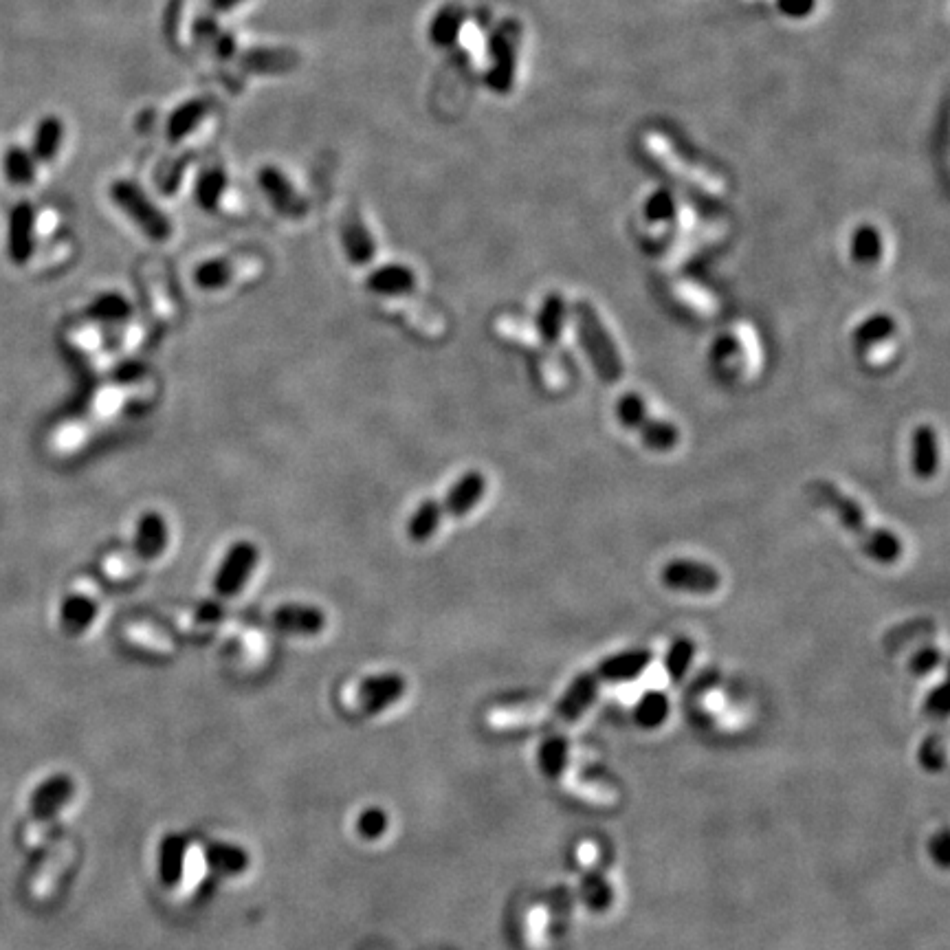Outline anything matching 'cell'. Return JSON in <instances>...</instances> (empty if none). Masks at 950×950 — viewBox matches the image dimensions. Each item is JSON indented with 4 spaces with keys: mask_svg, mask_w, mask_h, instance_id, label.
<instances>
[{
    "mask_svg": "<svg viewBox=\"0 0 950 950\" xmlns=\"http://www.w3.org/2000/svg\"><path fill=\"white\" fill-rule=\"evenodd\" d=\"M465 9L460 5H445L443 9L436 11V16L432 18V25H429V40H432L434 47L440 49H449L458 42V36L462 31V25H465Z\"/></svg>",
    "mask_w": 950,
    "mask_h": 950,
    "instance_id": "cell-24",
    "label": "cell"
},
{
    "mask_svg": "<svg viewBox=\"0 0 950 950\" xmlns=\"http://www.w3.org/2000/svg\"><path fill=\"white\" fill-rule=\"evenodd\" d=\"M88 315L91 319H97V322H126V319L132 315V306L126 300L124 295L119 293H104L99 295L97 300L88 308Z\"/></svg>",
    "mask_w": 950,
    "mask_h": 950,
    "instance_id": "cell-39",
    "label": "cell"
},
{
    "mask_svg": "<svg viewBox=\"0 0 950 950\" xmlns=\"http://www.w3.org/2000/svg\"><path fill=\"white\" fill-rule=\"evenodd\" d=\"M242 3H245V0H209V7L214 11H231Z\"/></svg>",
    "mask_w": 950,
    "mask_h": 950,
    "instance_id": "cell-50",
    "label": "cell"
},
{
    "mask_svg": "<svg viewBox=\"0 0 950 950\" xmlns=\"http://www.w3.org/2000/svg\"><path fill=\"white\" fill-rule=\"evenodd\" d=\"M205 852L207 869L216 871L220 876H240L249 869V854L245 849L231 843H212Z\"/></svg>",
    "mask_w": 950,
    "mask_h": 950,
    "instance_id": "cell-25",
    "label": "cell"
},
{
    "mask_svg": "<svg viewBox=\"0 0 950 950\" xmlns=\"http://www.w3.org/2000/svg\"><path fill=\"white\" fill-rule=\"evenodd\" d=\"M924 713L933 717V720H946L948 717V689L940 682L935 689L929 691L924 700Z\"/></svg>",
    "mask_w": 950,
    "mask_h": 950,
    "instance_id": "cell-44",
    "label": "cell"
},
{
    "mask_svg": "<svg viewBox=\"0 0 950 950\" xmlns=\"http://www.w3.org/2000/svg\"><path fill=\"white\" fill-rule=\"evenodd\" d=\"M3 172L5 179L14 187H27L36 181L38 163L27 148L9 146L3 157Z\"/></svg>",
    "mask_w": 950,
    "mask_h": 950,
    "instance_id": "cell-31",
    "label": "cell"
},
{
    "mask_svg": "<svg viewBox=\"0 0 950 950\" xmlns=\"http://www.w3.org/2000/svg\"><path fill=\"white\" fill-rule=\"evenodd\" d=\"M207 860H205V852L198 845H192V847H187L185 849V856H183V867H181V878H179V885H176V891H179V896H192V893L201 887V882L205 880L207 876Z\"/></svg>",
    "mask_w": 950,
    "mask_h": 950,
    "instance_id": "cell-34",
    "label": "cell"
},
{
    "mask_svg": "<svg viewBox=\"0 0 950 950\" xmlns=\"http://www.w3.org/2000/svg\"><path fill=\"white\" fill-rule=\"evenodd\" d=\"M227 174L220 168H207L201 174H198L196 185H194V201L196 205L203 209V212H214V209L220 205L227 190Z\"/></svg>",
    "mask_w": 950,
    "mask_h": 950,
    "instance_id": "cell-29",
    "label": "cell"
},
{
    "mask_svg": "<svg viewBox=\"0 0 950 950\" xmlns=\"http://www.w3.org/2000/svg\"><path fill=\"white\" fill-rule=\"evenodd\" d=\"M574 328H577V339L585 352V357L592 363L594 374L603 383H618L625 374V363L618 350L616 341L612 339L610 330L603 324L601 315L590 302H577L572 306Z\"/></svg>",
    "mask_w": 950,
    "mask_h": 950,
    "instance_id": "cell-2",
    "label": "cell"
},
{
    "mask_svg": "<svg viewBox=\"0 0 950 950\" xmlns=\"http://www.w3.org/2000/svg\"><path fill=\"white\" fill-rule=\"evenodd\" d=\"M911 471L915 478L933 480L940 471V440L931 425H920L911 434Z\"/></svg>",
    "mask_w": 950,
    "mask_h": 950,
    "instance_id": "cell-14",
    "label": "cell"
},
{
    "mask_svg": "<svg viewBox=\"0 0 950 950\" xmlns=\"http://www.w3.org/2000/svg\"><path fill=\"white\" fill-rule=\"evenodd\" d=\"M737 350H739L737 339L731 337V335H722V337L715 339V344L711 348V357H713V361L717 363V366H724L728 359L737 355Z\"/></svg>",
    "mask_w": 950,
    "mask_h": 950,
    "instance_id": "cell-46",
    "label": "cell"
},
{
    "mask_svg": "<svg viewBox=\"0 0 950 950\" xmlns=\"http://www.w3.org/2000/svg\"><path fill=\"white\" fill-rule=\"evenodd\" d=\"M777 7L783 16L801 20L816 9V0H777Z\"/></svg>",
    "mask_w": 950,
    "mask_h": 950,
    "instance_id": "cell-45",
    "label": "cell"
},
{
    "mask_svg": "<svg viewBox=\"0 0 950 950\" xmlns=\"http://www.w3.org/2000/svg\"><path fill=\"white\" fill-rule=\"evenodd\" d=\"M810 493L816 502L830 508L841 526L854 535L858 546L863 548L869 559H874L880 566H893V563L902 559V539L887 528H878L871 524L863 506H860L852 495H847L841 486H836L830 480H816L810 486Z\"/></svg>",
    "mask_w": 950,
    "mask_h": 950,
    "instance_id": "cell-1",
    "label": "cell"
},
{
    "mask_svg": "<svg viewBox=\"0 0 950 950\" xmlns=\"http://www.w3.org/2000/svg\"><path fill=\"white\" fill-rule=\"evenodd\" d=\"M654 660V654L649 649H627L621 651V654H612L603 658L599 665H596L594 673L596 678L603 682H632L640 678L645 673V669L651 665Z\"/></svg>",
    "mask_w": 950,
    "mask_h": 950,
    "instance_id": "cell-13",
    "label": "cell"
},
{
    "mask_svg": "<svg viewBox=\"0 0 950 950\" xmlns=\"http://www.w3.org/2000/svg\"><path fill=\"white\" fill-rule=\"evenodd\" d=\"M616 416L623 427L636 432L643 445L656 454H669L680 443V429L665 418L651 416L645 399L636 392H627L616 401Z\"/></svg>",
    "mask_w": 950,
    "mask_h": 950,
    "instance_id": "cell-3",
    "label": "cell"
},
{
    "mask_svg": "<svg viewBox=\"0 0 950 950\" xmlns=\"http://www.w3.org/2000/svg\"><path fill=\"white\" fill-rule=\"evenodd\" d=\"M258 185L278 214L286 218L306 216L308 212L306 198L295 190V185L286 179V174L280 168H275V165H264V168H260Z\"/></svg>",
    "mask_w": 950,
    "mask_h": 950,
    "instance_id": "cell-9",
    "label": "cell"
},
{
    "mask_svg": "<svg viewBox=\"0 0 950 950\" xmlns=\"http://www.w3.org/2000/svg\"><path fill=\"white\" fill-rule=\"evenodd\" d=\"M297 64L293 51L280 49H253L245 58V66L253 73H286Z\"/></svg>",
    "mask_w": 950,
    "mask_h": 950,
    "instance_id": "cell-35",
    "label": "cell"
},
{
    "mask_svg": "<svg viewBox=\"0 0 950 950\" xmlns=\"http://www.w3.org/2000/svg\"><path fill=\"white\" fill-rule=\"evenodd\" d=\"M97 618V603L91 596L73 594L66 596L60 607V623L69 636H80Z\"/></svg>",
    "mask_w": 950,
    "mask_h": 950,
    "instance_id": "cell-23",
    "label": "cell"
},
{
    "mask_svg": "<svg viewBox=\"0 0 950 950\" xmlns=\"http://www.w3.org/2000/svg\"><path fill=\"white\" fill-rule=\"evenodd\" d=\"M260 561V550L253 541H236L227 550L214 577V590L218 596L231 599L249 583L251 574L256 572Z\"/></svg>",
    "mask_w": 950,
    "mask_h": 950,
    "instance_id": "cell-8",
    "label": "cell"
},
{
    "mask_svg": "<svg viewBox=\"0 0 950 950\" xmlns=\"http://www.w3.org/2000/svg\"><path fill=\"white\" fill-rule=\"evenodd\" d=\"M405 691L407 682L399 673H377V676H368L352 684L344 700L350 709H357L366 715H379L399 702Z\"/></svg>",
    "mask_w": 950,
    "mask_h": 950,
    "instance_id": "cell-6",
    "label": "cell"
},
{
    "mask_svg": "<svg viewBox=\"0 0 950 950\" xmlns=\"http://www.w3.org/2000/svg\"><path fill=\"white\" fill-rule=\"evenodd\" d=\"M275 629L291 636H317L324 632L326 614L313 605L286 603L271 614Z\"/></svg>",
    "mask_w": 950,
    "mask_h": 950,
    "instance_id": "cell-12",
    "label": "cell"
},
{
    "mask_svg": "<svg viewBox=\"0 0 950 950\" xmlns=\"http://www.w3.org/2000/svg\"><path fill=\"white\" fill-rule=\"evenodd\" d=\"M647 148L656 154V157L667 165V168H671L673 172H678V174H687L684 176V179H689L691 183L695 185H700L704 187V190H709L713 194H720L724 192V183L717 179V176L709 174L706 170H700V168H695V165L691 163H684L680 161V157L676 154V150H673L669 143H665V139H660V137H649L647 139Z\"/></svg>",
    "mask_w": 950,
    "mask_h": 950,
    "instance_id": "cell-17",
    "label": "cell"
},
{
    "mask_svg": "<svg viewBox=\"0 0 950 950\" xmlns=\"http://www.w3.org/2000/svg\"><path fill=\"white\" fill-rule=\"evenodd\" d=\"M519 36H522V27H519L517 20H504L491 36V69L486 73V84H489L491 91L497 95H506L513 91Z\"/></svg>",
    "mask_w": 950,
    "mask_h": 950,
    "instance_id": "cell-5",
    "label": "cell"
},
{
    "mask_svg": "<svg viewBox=\"0 0 950 950\" xmlns=\"http://www.w3.org/2000/svg\"><path fill=\"white\" fill-rule=\"evenodd\" d=\"M948 830H942L940 834H935L931 838V847H929V852L933 856V860L937 865H940L942 869H948Z\"/></svg>",
    "mask_w": 950,
    "mask_h": 950,
    "instance_id": "cell-48",
    "label": "cell"
},
{
    "mask_svg": "<svg viewBox=\"0 0 950 950\" xmlns=\"http://www.w3.org/2000/svg\"><path fill=\"white\" fill-rule=\"evenodd\" d=\"M183 845H185L183 838H179V836H168L161 843L159 871H161V878H163L165 885H170V887L179 885L183 856H185V849H187Z\"/></svg>",
    "mask_w": 950,
    "mask_h": 950,
    "instance_id": "cell-36",
    "label": "cell"
},
{
    "mask_svg": "<svg viewBox=\"0 0 950 950\" xmlns=\"http://www.w3.org/2000/svg\"><path fill=\"white\" fill-rule=\"evenodd\" d=\"M599 689H601V680L596 678L594 671L579 673V676L568 684V689L563 691L561 698L557 700V706H555L557 720L563 724H572L574 720H579V717L594 704L596 695H599Z\"/></svg>",
    "mask_w": 950,
    "mask_h": 950,
    "instance_id": "cell-11",
    "label": "cell"
},
{
    "mask_svg": "<svg viewBox=\"0 0 950 950\" xmlns=\"http://www.w3.org/2000/svg\"><path fill=\"white\" fill-rule=\"evenodd\" d=\"M484 493H486L484 473L482 471H467L449 489L445 502H443L445 515H451L456 519L467 517L473 511V508L482 502Z\"/></svg>",
    "mask_w": 950,
    "mask_h": 950,
    "instance_id": "cell-15",
    "label": "cell"
},
{
    "mask_svg": "<svg viewBox=\"0 0 950 950\" xmlns=\"http://www.w3.org/2000/svg\"><path fill=\"white\" fill-rule=\"evenodd\" d=\"M896 319L889 313H874L865 322H860L852 333V344L858 355H867L871 348L885 344L887 339L896 335Z\"/></svg>",
    "mask_w": 950,
    "mask_h": 950,
    "instance_id": "cell-19",
    "label": "cell"
},
{
    "mask_svg": "<svg viewBox=\"0 0 950 950\" xmlns=\"http://www.w3.org/2000/svg\"><path fill=\"white\" fill-rule=\"evenodd\" d=\"M660 583L671 592L709 596L722 588V577L711 563L680 557L662 566Z\"/></svg>",
    "mask_w": 950,
    "mask_h": 950,
    "instance_id": "cell-7",
    "label": "cell"
},
{
    "mask_svg": "<svg viewBox=\"0 0 950 950\" xmlns=\"http://www.w3.org/2000/svg\"><path fill=\"white\" fill-rule=\"evenodd\" d=\"M645 218L649 223H669L676 218V198L669 190H658L647 198Z\"/></svg>",
    "mask_w": 950,
    "mask_h": 950,
    "instance_id": "cell-40",
    "label": "cell"
},
{
    "mask_svg": "<svg viewBox=\"0 0 950 950\" xmlns=\"http://www.w3.org/2000/svg\"><path fill=\"white\" fill-rule=\"evenodd\" d=\"M341 245H344L348 260L357 264V267H363V264H368L377 256V242H374L370 229L359 218L350 216L344 227H341Z\"/></svg>",
    "mask_w": 950,
    "mask_h": 950,
    "instance_id": "cell-20",
    "label": "cell"
},
{
    "mask_svg": "<svg viewBox=\"0 0 950 950\" xmlns=\"http://www.w3.org/2000/svg\"><path fill=\"white\" fill-rule=\"evenodd\" d=\"M920 764L929 772H940L946 768V746L940 735H929L920 746Z\"/></svg>",
    "mask_w": 950,
    "mask_h": 950,
    "instance_id": "cell-42",
    "label": "cell"
},
{
    "mask_svg": "<svg viewBox=\"0 0 950 950\" xmlns=\"http://www.w3.org/2000/svg\"><path fill=\"white\" fill-rule=\"evenodd\" d=\"M695 658V643L691 638H676L669 645L665 654V671L671 682H680L687 678V673Z\"/></svg>",
    "mask_w": 950,
    "mask_h": 950,
    "instance_id": "cell-37",
    "label": "cell"
},
{
    "mask_svg": "<svg viewBox=\"0 0 950 950\" xmlns=\"http://www.w3.org/2000/svg\"><path fill=\"white\" fill-rule=\"evenodd\" d=\"M170 533H168V524L159 513H146L139 517L137 530H135V552L137 557L143 561H154L159 559L165 548H168Z\"/></svg>",
    "mask_w": 950,
    "mask_h": 950,
    "instance_id": "cell-16",
    "label": "cell"
},
{
    "mask_svg": "<svg viewBox=\"0 0 950 950\" xmlns=\"http://www.w3.org/2000/svg\"><path fill=\"white\" fill-rule=\"evenodd\" d=\"M944 662V654L937 647H924L920 649L918 654H915L909 662V671L913 673V676H929V673H933L937 667H940Z\"/></svg>",
    "mask_w": 950,
    "mask_h": 950,
    "instance_id": "cell-43",
    "label": "cell"
},
{
    "mask_svg": "<svg viewBox=\"0 0 950 950\" xmlns=\"http://www.w3.org/2000/svg\"><path fill=\"white\" fill-rule=\"evenodd\" d=\"M357 830L368 841H379L390 830V816L379 808H370L357 819Z\"/></svg>",
    "mask_w": 950,
    "mask_h": 950,
    "instance_id": "cell-41",
    "label": "cell"
},
{
    "mask_svg": "<svg viewBox=\"0 0 950 950\" xmlns=\"http://www.w3.org/2000/svg\"><path fill=\"white\" fill-rule=\"evenodd\" d=\"M110 198L154 242H165L172 236V223L148 194L132 181H115L110 185Z\"/></svg>",
    "mask_w": 950,
    "mask_h": 950,
    "instance_id": "cell-4",
    "label": "cell"
},
{
    "mask_svg": "<svg viewBox=\"0 0 950 950\" xmlns=\"http://www.w3.org/2000/svg\"><path fill=\"white\" fill-rule=\"evenodd\" d=\"M566 313H568L566 297L559 293H550L544 297L535 324H537V335L546 346H555L561 339L563 324H566Z\"/></svg>",
    "mask_w": 950,
    "mask_h": 950,
    "instance_id": "cell-21",
    "label": "cell"
},
{
    "mask_svg": "<svg viewBox=\"0 0 950 950\" xmlns=\"http://www.w3.org/2000/svg\"><path fill=\"white\" fill-rule=\"evenodd\" d=\"M7 249L16 264H25L33 256V249H36V209L29 201H20L11 207Z\"/></svg>",
    "mask_w": 950,
    "mask_h": 950,
    "instance_id": "cell-10",
    "label": "cell"
},
{
    "mask_svg": "<svg viewBox=\"0 0 950 950\" xmlns=\"http://www.w3.org/2000/svg\"><path fill=\"white\" fill-rule=\"evenodd\" d=\"M568 761H570V744H568L566 737L552 735V737H546L544 742L539 744L537 764H539V770H541V775H544V777H548L552 781L561 779L563 772H566V768H568Z\"/></svg>",
    "mask_w": 950,
    "mask_h": 950,
    "instance_id": "cell-26",
    "label": "cell"
},
{
    "mask_svg": "<svg viewBox=\"0 0 950 950\" xmlns=\"http://www.w3.org/2000/svg\"><path fill=\"white\" fill-rule=\"evenodd\" d=\"M368 291L396 297V295H410L416 289V275L405 264H385V267L374 269L366 280Z\"/></svg>",
    "mask_w": 950,
    "mask_h": 950,
    "instance_id": "cell-18",
    "label": "cell"
},
{
    "mask_svg": "<svg viewBox=\"0 0 950 950\" xmlns=\"http://www.w3.org/2000/svg\"><path fill=\"white\" fill-rule=\"evenodd\" d=\"M669 713L671 702L667 695L662 691H649L634 706V722L645 731H654L667 722Z\"/></svg>",
    "mask_w": 950,
    "mask_h": 950,
    "instance_id": "cell-32",
    "label": "cell"
},
{
    "mask_svg": "<svg viewBox=\"0 0 950 950\" xmlns=\"http://www.w3.org/2000/svg\"><path fill=\"white\" fill-rule=\"evenodd\" d=\"M885 242L874 225H860L852 236V260L863 267H874L882 260Z\"/></svg>",
    "mask_w": 950,
    "mask_h": 950,
    "instance_id": "cell-33",
    "label": "cell"
},
{
    "mask_svg": "<svg viewBox=\"0 0 950 950\" xmlns=\"http://www.w3.org/2000/svg\"><path fill=\"white\" fill-rule=\"evenodd\" d=\"M216 40V53H218V58H231V55L236 53V40L234 36H231V33H218V36L214 38Z\"/></svg>",
    "mask_w": 950,
    "mask_h": 950,
    "instance_id": "cell-49",
    "label": "cell"
},
{
    "mask_svg": "<svg viewBox=\"0 0 950 950\" xmlns=\"http://www.w3.org/2000/svg\"><path fill=\"white\" fill-rule=\"evenodd\" d=\"M209 113V102L207 99H187L179 108L172 110V115L168 117V137L170 141H181L192 130L198 128V124L205 119Z\"/></svg>",
    "mask_w": 950,
    "mask_h": 950,
    "instance_id": "cell-27",
    "label": "cell"
},
{
    "mask_svg": "<svg viewBox=\"0 0 950 950\" xmlns=\"http://www.w3.org/2000/svg\"><path fill=\"white\" fill-rule=\"evenodd\" d=\"M581 900L594 913H605L614 904V887L599 869H588L581 878Z\"/></svg>",
    "mask_w": 950,
    "mask_h": 950,
    "instance_id": "cell-28",
    "label": "cell"
},
{
    "mask_svg": "<svg viewBox=\"0 0 950 950\" xmlns=\"http://www.w3.org/2000/svg\"><path fill=\"white\" fill-rule=\"evenodd\" d=\"M234 278V264L225 258H216V260H205L196 267L194 271V280L205 291H218L223 286L229 284V280Z\"/></svg>",
    "mask_w": 950,
    "mask_h": 950,
    "instance_id": "cell-38",
    "label": "cell"
},
{
    "mask_svg": "<svg viewBox=\"0 0 950 950\" xmlns=\"http://www.w3.org/2000/svg\"><path fill=\"white\" fill-rule=\"evenodd\" d=\"M64 141V124L60 117L47 115L38 121L36 130H33L31 154L36 163H51L60 154Z\"/></svg>",
    "mask_w": 950,
    "mask_h": 950,
    "instance_id": "cell-22",
    "label": "cell"
},
{
    "mask_svg": "<svg viewBox=\"0 0 950 950\" xmlns=\"http://www.w3.org/2000/svg\"><path fill=\"white\" fill-rule=\"evenodd\" d=\"M443 517H445L443 504L436 500H425L410 517L407 535H410V539L416 541V544H423V541H429L438 533L440 524H443Z\"/></svg>",
    "mask_w": 950,
    "mask_h": 950,
    "instance_id": "cell-30",
    "label": "cell"
},
{
    "mask_svg": "<svg viewBox=\"0 0 950 950\" xmlns=\"http://www.w3.org/2000/svg\"><path fill=\"white\" fill-rule=\"evenodd\" d=\"M132 638L137 640V643L141 645H146L150 649H157V651H163V654H170L172 651V645L168 643V640L161 638V636H154L152 632H148L146 627H137V629H132Z\"/></svg>",
    "mask_w": 950,
    "mask_h": 950,
    "instance_id": "cell-47",
    "label": "cell"
}]
</instances>
